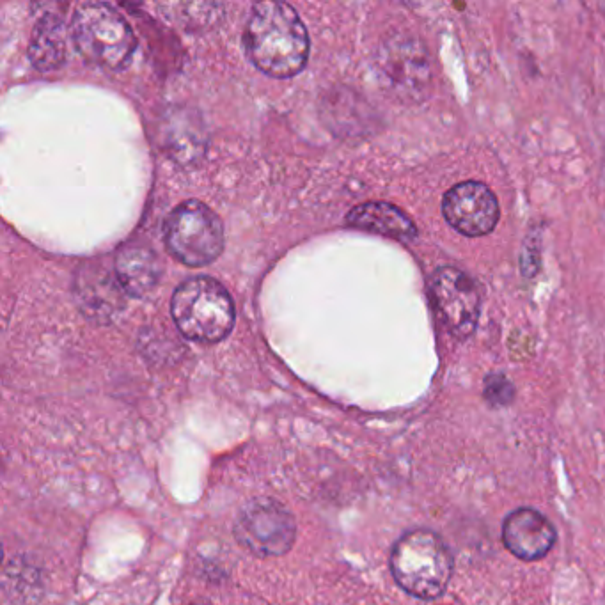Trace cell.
Listing matches in <instances>:
<instances>
[{
    "label": "cell",
    "mask_w": 605,
    "mask_h": 605,
    "mask_svg": "<svg viewBox=\"0 0 605 605\" xmlns=\"http://www.w3.org/2000/svg\"><path fill=\"white\" fill-rule=\"evenodd\" d=\"M245 50L254 66L270 77H295L309 57L306 25L288 4L260 2L247 20Z\"/></svg>",
    "instance_id": "1"
},
{
    "label": "cell",
    "mask_w": 605,
    "mask_h": 605,
    "mask_svg": "<svg viewBox=\"0 0 605 605\" xmlns=\"http://www.w3.org/2000/svg\"><path fill=\"white\" fill-rule=\"evenodd\" d=\"M453 556L446 542L430 529L401 536L391 554V572L403 591L421 600L439 598L453 575Z\"/></svg>",
    "instance_id": "2"
},
{
    "label": "cell",
    "mask_w": 605,
    "mask_h": 605,
    "mask_svg": "<svg viewBox=\"0 0 605 605\" xmlns=\"http://www.w3.org/2000/svg\"><path fill=\"white\" fill-rule=\"evenodd\" d=\"M176 327L185 338L217 343L235 325V304L228 290L210 277H194L174 291L171 302Z\"/></svg>",
    "instance_id": "3"
},
{
    "label": "cell",
    "mask_w": 605,
    "mask_h": 605,
    "mask_svg": "<svg viewBox=\"0 0 605 605\" xmlns=\"http://www.w3.org/2000/svg\"><path fill=\"white\" fill-rule=\"evenodd\" d=\"M71 34L82 57L107 70H121L135 50V36L125 16L103 2L80 4Z\"/></svg>",
    "instance_id": "4"
},
{
    "label": "cell",
    "mask_w": 605,
    "mask_h": 605,
    "mask_svg": "<svg viewBox=\"0 0 605 605\" xmlns=\"http://www.w3.org/2000/svg\"><path fill=\"white\" fill-rule=\"evenodd\" d=\"M226 244L219 215L201 201L190 199L174 208L165 222V247L187 267H205L217 260Z\"/></svg>",
    "instance_id": "5"
},
{
    "label": "cell",
    "mask_w": 605,
    "mask_h": 605,
    "mask_svg": "<svg viewBox=\"0 0 605 605\" xmlns=\"http://www.w3.org/2000/svg\"><path fill=\"white\" fill-rule=\"evenodd\" d=\"M380 84L403 102H423L432 89V57L425 43L409 34H394L377 54Z\"/></svg>",
    "instance_id": "6"
},
{
    "label": "cell",
    "mask_w": 605,
    "mask_h": 605,
    "mask_svg": "<svg viewBox=\"0 0 605 605\" xmlns=\"http://www.w3.org/2000/svg\"><path fill=\"white\" fill-rule=\"evenodd\" d=\"M235 538L254 556H283L297 540V522L283 503L272 497H258L238 513Z\"/></svg>",
    "instance_id": "7"
},
{
    "label": "cell",
    "mask_w": 605,
    "mask_h": 605,
    "mask_svg": "<svg viewBox=\"0 0 605 605\" xmlns=\"http://www.w3.org/2000/svg\"><path fill=\"white\" fill-rule=\"evenodd\" d=\"M433 304L453 338H471L478 327L481 297L471 275L455 267H440L432 279Z\"/></svg>",
    "instance_id": "8"
},
{
    "label": "cell",
    "mask_w": 605,
    "mask_h": 605,
    "mask_svg": "<svg viewBox=\"0 0 605 605\" xmlns=\"http://www.w3.org/2000/svg\"><path fill=\"white\" fill-rule=\"evenodd\" d=\"M442 213L460 235L478 238L494 231L501 208L492 189L481 181H462L446 192Z\"/></svg>",
    "instance_id": "9"
},
{
    "label": "cell",
    "mask_w": 605,
    "mask_h": 605,
    "mask_svg": "<svg viewBox=\"0 0 605 605\" xmlns=\"http://www.w3.org/2000/svg\"><path fill=\"white\" fill-rule=\"evenodd\" d=\"M558 533L545 515L533 508L511 511L504 519L503 542L515 558L538 561L549 554Z\"/></svg>",
    "instance_id": "10"
},
{
    "label": "cell",
    "mask_w": 605,
    "mask_h": 605,
    "mask_svg": "<svg viewBox=\"0 0 605 605\" xmlns=\"http://www.w3.org/2000/svg\"><path fill=\"white\" fill-rule=\"evenodd\" d=\"M75 295L84 315L91 316L96 322H112L125 307L126 293L118 277L102 265L80 268L75 281Z\"/></svg>",
    "instance_id": "11"
},
{
    "label": "cell",
    "mask_w": 605,
    "mask_h": 605,
    "mask_svg": "<svg viewBox=\"0 0 605 605\" xmlns=\"http://www.w3.org/2000/svg\"><path fill=\"white\" fill-rule=\"evenodd\" d=\"M114 274L126 295L142 299L157 288L162 265L146 245L132 244L121 249L114 261Z\"/></svg>",
    "instance_id": "12"
},
{
    "label": "cell",
    "mask_w": 605,
    "mask_h": 605,
    "mask_svg": "<svg viewBox=\"0 0 605 605\" xmlns=\"http://www.w3.org/2000/svg\"><path fill=\"white\" fill-rule=\"evenodd\" d=\"M164 144L167 153L178 164H197L206 150V130L196 112L174 110L164 125Z\"/></svg>",
    "instance_id": "13"
},
{
    "label": "cell",
    "mask_w": 605,
    "mask_h": 605,
    "mask_svg": "<svg viewBox=\"0 0 605 605\" xmlns=\"http://www.w3.org/2000/svg\"><path fill=\"white\" fill-rule=\"evenodd\" d=\"M348 226L373 235L394 240H412L417 236L416 224L407 213L391 203H362L346 217Z\"/></svg>",
    "instance_id": "14"
},
{
    "label": "cell",
    "mask_w": 605,
    "mask_h": 605,
    "mask_svg": "<svg viewBox=\"0 0 605 605\" xmlns=\"http://www.w3.org/2000/svg\"><path fill=\"white\" fill-rule=\"evenodd\" d=\"M29 57L36 70L43 73L57 70L66 57V27L63 16L45 13L32 32Z\"/></svg>",
    "instance_id": "15"
},
{
    "label": "cell",
    "mask_w": 605,
    "mask_h": 605,
    "mask_svg": "<svg viewBox=\"0 0 605 605\" xmlns=\"http://www.w3.org/2000/svg\"><path fill=\"white\" fill-rule=\"evenodd\" d=\"M483 396L492 407H506L515 398V387L503 373H492L485 378Z\"/></svg>",
    "instance_id": "16"
},
{
    "label": "cell",
    "mask_w": 605,
    "mask_h": 605,
    "mask_svg": "<svg viewBox=\"0 0 605 605\" xmlns=\"http://www.w3.org/2000/svg\"><path fill=\"white\" fill-rule=\"evenodd\" d=\"M192 605H210V604H206V602H197V604H192Z\"/></svg>",
    "instance_id": "17"
}]
</instances>
